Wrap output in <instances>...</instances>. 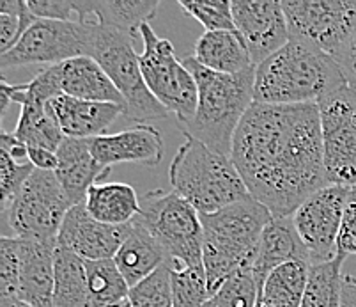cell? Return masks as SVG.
I'll use <instances>...</instances> for the list:
<instances>
[{
    "instance_id": "cell-1",
    "label": "cell",
    "mask_w": 356,
    "mask_h": 307,
    "mask_svg": "<svg viewBox=\"0 0 356 307\" xmlns=\"http://www.w3.org/2000/svg\"><path fill=\"white\" fill-rule=\"evenodd\" d=\"M231 160L255 201L273 217H293L326 187L319 107H250L236 130Z\"/></svg>"
},
{
    "instance_id": "cell-2",
    "label": "cell",
    "mask_w": 356,
    "mask_h": 307,
    "mask_svg": "<svg viewBox=\"0 0 356 307\" xmlns=\"http://www.w3.org/2000/svg\"><path fill=\"white\" fill-rule=\"evenodd\" d=\"M183 64L195 79L199 102L193 118L179 123V130L186 139L231 157L239 123L255 103V68L238 75H223L204 68L193 56L184 57Z\"/></svg>"
},
{
    "instance_id": "cell-3",
    "label": "cell",
    "mask_w": 356,
    "mask_h": 307,
    "mask_svg": "<svg viewBox=\"0 0 356 307\" xmlns=\"http://www.w3.org/2000/svg\"><path fill=\"white\" fill-rule=\"evenodd\" d=\"M348 87L332 56L298 40L255 66V102L266 105L319 103Z\"/></svg>"
},
{
    "instance_id": "cell-4",
    "label": "cell",
    "mask_w": 356,
    "mask_h": 307,
    "mask_svg": "<svg viewBox=\"0 0 356 307\" xmlns=\"http://www.w3.org/2000/svg\"><path fill=\"white\" fill-rule=\"evenodd\" d=\"M271 219L270 210L252 196L200 215L202 263L211 297L241 268L254 267L262 233Z\"/></svg>"
},
{
    "instance_id": "cell-5",
    "label": "cell",
    "mask_w": 356,
    "mask_h": 307,
    "mask_svg": "<svg viewBox=\"0 0 356 307\" xmlns=\"http://www.w3.org/2000/svg\"><path fill=\"white\" fill-rule=\"evenodd\" d=\"M174 192L188 201L199 215L215 213L250 196L231 157L186 139L168 167Z\"/></svg>"
},
{
    "instance_id": "cell-6",
    "label": "cell",
    "mask_w": 356,
    "mask_h": 307,
    "mask_svg": "<svg viewBox=\"0 0 356 307\" xmlns=\"http://www.w3.org/2000/svg\"><path fill=\"white\" fill-rule=\"evenodd\" d=\"M138 221L163 249L170 267L204 268L200 215L174 190L145 194L140 199Z\"/></svg>"
},
{
    "instance_id": "cell-7",
    "label": "cell",
    "mask_w": 356,
    "mask_h": 307,
    "mask_svg": "<svg viewBox=\"0 0 356 307\" xmlns=\"http://www.w3.org/2000/svg\"><path fill=\"white\" fill-rule=\"evenodd\" d=\"M131 36L99 25L92 59L106 71L124 100V118L138 125L168 118V111L151 95L140 70V56Z\"/></svg>"
},
{
    "instance_id": "cell-8",
    "label": "cell",
    "mask_w": 356,
    "mask_h": 307,
    "mask_svg": "<svg viewBox=\"0 0 356 307\" xmlns=\"http://www.w3.org/2000/svg\"><path fill=\"white\" fill-rule=\"evenodd\" d=\"M144 52L140 54V70L149 91L179 123L193 118L199 102V89L192 71L177 59L174 45L154 32L151 24L140 27Z\"/></svg>"
},
{
    "instance_id": "cell-9",
    "label": "cell",
    "mask_w": 356,
    "mask_h": 307,
    "mask_svg": "<svg viewBox=\"0 0 356 307\" xmlns=\"http://www.w3.org/2000/svg\"><path fill=\"white\" fill-rule=\"evenodd\" d=\"M99 24L96 22H54L38 20L22 36L13 50L0 56L2 70L32 64L66 63L76 57H92L98 40Z\"/></svg>"
},
{
    "instance_id": "cell-10",
    "label": "cell",
    "mask_w": 356,
    "mask_h": 307,
    "mask_svg": "<svg viewBox=\"0 0 356 307\" xmlns=\"http://www.w3.org/2000/svg\"><path fill=\"white\" fill-rule=\"evenodd\" d=\"M73 208L54 171L34 169L8 206V221L16 238L59 242L67 212Z\"/></svg>"
},
{
    "instance_id": "cell-11",
    "label": "cell",
    "mask_w": 356,
    "mask_h": 307,
    "mask_svg": "<svg viewBox=\"0 0 356 307\" xmlns=\"http://www.w3.org/2000/svg\"><path fill=\"white\" fill-rule=\"evenodd\" d=\"M326 185L356 187V89L342 87L317 103Z\"/></svg>"
},
{
    "instance_id": "cell-12",
    "label": "cell",
    "mask_w": 356,
    "mask_h": 307,
    "mask_svg": "<svg viewBox=\"0 0 356 307\" xmlns=\"http://www.w3.org/2000/svg\"><path fill=\"white\" fill-rule=\"evenodd\" d=\"M291 40L335 56L356 32L353 0H287L282 2Z\"/></svg>"
},
{
    "instance_id": "cell-13",
    "label": "cell",
    "mask_w": 356,
    "mask_h": 307,
    "mask_svg": "<svg viewBox=\"0 0 356 307\" xmlns=\"http://www.w3.org/2000/svg\"><path fill=\"white\" fill-rule=\"evenodd\" d=\"M348 196V187L326 185L314 192L294 212V226L309 249L312 263H321L337 256V240Z\"/></svg>"
},
{
    "instance_id": "cell-14",
    "label": "cell",
    "mask_w": 356,
    "mask_h": 307,
    "mask_svg": "<svg viewBox=\"0 0 356 307\" xmlns=\"http://www.w3.org/2000/svg\"><path fill=\"white\" fill-rule=\"evenodd\" d=\"M232 20L255 66L291 40L284 6L278 0H232Z\"/></svg>"
},
{
    "instance_id": "cell-15",
    "label": "cell",
    "mask_w": 356,
    "mask_h": 307,
    "mask_svg": "<svg viewBox=\"0 0 356 307\" xmlns=\"http://www.w3.org/2000/svg\"><path fill=\"white\" fill-rule=\"evenodd\" d=\"M128 231L126 226H108L96 221L86 203L67 212L59 233V245L70 249L83 261L114 260Z\"/></svg>"
},
{
    "instance_id": "cell-16",
    "label": "cell",
    "mask_w": 356,
    "mask_h": 307,
    "mask_svg": "<svg viewBox=\"0 0 356 307\" xmlns=\"http://www.w3.org/2000/svg\"><path fill=\"white\" fill-rule=\"evenodd\" d=\"M92 157L99 166L110 169L118 164H142L156 167L163 158V137L151 125H137L119 134L89 139Z\"/></svg>"
},
{
    "instance_id": "cell-17",
    "label": "cell",
    "mask_w": 356,
    "mask_h": 307,
    "mask_svg": "<svg viewBox=\"0 0 356 307\" xmlns=\"http://www.w3.org/2000/svg\"><path fill=\"white\" fill-rule=\"evenodd\" d=\"M2 98H8L9 102L18 103L22 107L20 119L16 123V128L13 134L24 142L29 148H43L57 153L64 134L60 130L59 123L54 118L50 109V102L35 98L27 91L25 84L20 86H9L2 84L0 86Z\"/></svg>"
},
{
    "instance_id": "cell-18",
    "label": "cell",
    "mask_w": 356,
    "mask_h": 307,
    "mask_svg": "<svg viewBox=\"0 0 356 307\" xmlns=\"http://www.w3.org/2000/svg\"><path fill=\"white\" fill-rule=\"evenodd\" d=\"M110 174L96 162L90 151L87 139L64 137L57 150V169L55 176L63 185L64 192L70 197L71 205L86 203L87 194L96 183H102L103 178Z\"/></svg>"
},
{
    "instance_id": "cell-19",
    "label": "cell",
    "mask_w": 356,
    "mask_h": 307,
    "mask_svg": "<svg viewBox=\"0 0 356 307\" xmlns=\"http://www.w3.org/2000/svg\"><path fill=\"white\" fill-rule=\"evenodd\" d=\"M57 245L59 242H35L20 238L18 300L32 307H51Z\"/></svg>"
},
{
    "instance_id": "cell-20",
    "label": "cell",
    "mask_w": 356,
    "mask_h": 307,
    "mask_svg": "<svg viewBox=\"0 0 356 307\" xmlns=\"http://www.w3.org/2000/svg\"><path fill=\"white\" fill-rule=\"evenodd\" d=\"M54 118L59 123L64 137L95 139L105 135L119 116H124V107L118 103L87 102L60 95L50 102Z\"/></svg>"
},
{
    "instance_id": "cell-21",
    "label": "cell",
    "mask_w": 356,
    "mask_h": 307,
    "mask_svg": "<svg viewBox=\"0 0 356 307\" xmlns=\"http://www.w3.org/2000/svg\"><path fill=\"white\" fill-rule=\"evenodd\" d=\"M291 261H303L312 265V258L303 244L293 217H273L261 237L257 256L254 261V276L262 288L266 277L275 268Z\"/></svg>"
},
{
    "instance_id": "cell-22",
    "label": "cell",
    "mask_w": 356,
    "mask_h": 307,
    "mask_svg": "<svg viewBox=\"0 0 356 307\" xmlns=\"http://www.w3.org/2000/svg\"><path fill=\"white\" fill-rule=\"evenodd\" d=\"M76 20L96 22L102 27L122 32L131 38L156 16L158 0H76L73 2Z\"/></svg>"
},
{
    "instance_id": "cell-23",
    "label": "cell",
    "mask_w": 356,
    "mask_h": 307,
    "mask_svg": "<svg viewBox=\"0 0 356 307\" xmlns=\"http://www.w3.org/2000/svg\"><path fill=\"white\" fill-rule=\"evenodd\" d=\"M60 95L87 102L118 103L124 107L121 93L106 75V71L92 57H76L55 64Z\"/></svg>"
},
{
    "instance_id": "cell-24",
    "label": "cell",
    "mask_w": 356,
    "mask_h": 307,
    "mask_svg": "<svg viewBox=\"0 0 356 307\" xmlns=\"http://www.w3.org/2000/svg\"><path fill=\"white\" fill-rule=\"evenodd\" d=\"M114 261L129 288L137 286L145 277L168 263L163 249L145 229V226L138 221V217L128 224L124 242L119 247Z\"/></svg>"
},
{
    "instance_id": "cell-25",
    "label": "cell",
    "mask_w": 356,
    "mask_h": 307,
    "mask_svg": "<svg viewBox=\"0 0 356 307\" xmlns=\"http://www.w3.org/2000/svg\"><path fill=\"white\" fill-rule=\"evenodd\" d=\"M193 57L204 68L223 75H238L255 68L238 31L204 32L197 40Z\"/></svg>"
},
{
    "instance_id": "cell-26",
    "label": "cell",
    "mask_w": 356,
    "mask_h": 307,
    "mask_svg": "<svg viewBox=\"0 0 356 307\" xmlns=\"http://www.w3.org/2000/svg\"><path fill=\"white\" fill-rule=\"evenodd\" d=\"M86 208L103 224L126 226L140 215V199L126 183H96L87 194Z\"/></svg>"
},
{
    "instance_id": "cell-27",
    "label": "cell",
    "mask_w": 356,
    "mask_h": 307,
    "mask_svg": "<svg viewBox=\"0 0 356 307\" xmlns=\"http://www.w3.org/2000/svg\"><path fill=\"white\" fill-rule=\"evenodd\" d=\"M51 307H90L86 261L70 249L57 245Z\"/></svg>"
},
{
    "instance_id": "cell-28",
    "label": "cell",
    "mask_w": 356,
    "mask_h": 307,
    "mask_svg": "<svg viewBox=\"0 0 356 307\" xmlns=\"http://www.w3.org/2000/svg\"><path fill=\"white\" fill-rule=\"evenodd\" d=\"M310 265L291 261L277 267L261 288V302L270 307H300L309 283Z\"/></svg>"
},
{
    "instance_id": "cell-29",
    "label": "cell",
    "mask_w": 356,
    "mask_h": 307,
    "mask_svg": "<svg viewBox=\"0 0 356 307\" xmlns=\"http://www.w3.org/2000/svg\"><path fill=\"white\" fill-rule=\"evenodd\" d=\"M346 256L337 254L333 260L310 265L309 283L300 307H341Z\"/></svg>"
},
{
    "instance_id": "cell-30",
    "label": "cell",
    "mask_w": 356,
    "mask_h": 307,
    "mask_svg": "<svg viewBox=\"0 0 356 307\" xmlns=\"http://www.w3.org/2000/svg\"><path fill=\"white\" fill-rule=\"evenodd\" d=\"M90 307H108L128 300L129 286L114 260L86 261Z\"/></svg>"
},
{
    "instance_id": "cell-31",
    "label": "cell",
    "mask_w": 356,
    "mask_h": 307,
    "mask_svg": "<svg viewBox=\"0 0 356 307\" xmlns=\"http://www.w3.org/2000/svg\"><path fill=\"white\" fill-rule=\"evenodd\" d=\"M211 299L216 307H257L261 302V286L252 267L241 268L229 277Z\"/></svg>"
},
{
    "instance_id": "cell-32",
    "label": "cell",
    "mask_w": 356,
    "mask_h": 307,
    "mask_svg": "<svg viewBox=\"0 0 356 307\" xmlns=\"http://www.w3.org/2000/svg\"><path fill=\"white\" fill-rule=\"evenodd\" d=\"M35 20L25 0H0V56L13 50Z\"/></svg>"
},
{
    "instance_id": "cell-33",
    "label": "cell",
    "mask_w": 356,
    "mask_h": 307,
    "mask_svg": "<svg viewBox=\"0 0 356 307\" xmlns=\"http://www.w3.org/2000/svg\"><path fill=\"white\" fill-rule=\"evenodd\" d=\"M172 307H202L211 300L204 268H172Z\"/></svg>"
},
{
    "instance_id": "cell-34",
    "label": "cell",
    "mask_w": 356,
    "mask_h": 307,
    "mask_svg": "<svg viewBox=\"0 0 356 307\" xmlns=\"http://www.w3.org/2000/svg\"><path fill=\"white\" fill-rule=\"evenodd\" d=\"M131 307H172V277L170 265L165 263L137 286L129 288Z\"/></svg>"
},
{
    "instance_id": "cell-35",
    "label": "cell",
    "mask_w": 356,
    "mask_h": 307,
    "mask_svg": "<svg viewBox=\"0 0 356 307\" xmlns=\"http://www.w3.org/2000/svg\"><path fill=\"white\" fill-rule=\"evenodd\" d=\"M179 8L195 18L206 32L236 31L232 20V2L225 0H181Z\"/></svg>"
},
{
    "instance_id": "cell-36",
    "label": "cell",
    "mask_w": 356,
    "mask_h": 307,
    "mask_svg": "<svg viewBox=\"0 0 356 307\" xmlns=\"http://www.w3.org/2000/svg\"><path fill=\"white\" fill-rule=\"evenodd\" d=\"M20 238H0V300L18 299Z\"/></svg>"
},
{
    "instance_id": "cell-37",
    "label": "cell",
    "mask_w": 356,
    "mask_h": 307,
    "mask_svg": "<svg viewBox=\"0 0 356 307\" xmlns=\"http://www.w3.org/2000/svg\"><path fill=\"white\" fill-rule=\"evenodd\" d=\"M34 169L35 167L31 162L20 164L11 155L0 150V199H2L4 210H8L13 197L20 192V189L27 182L29 176L34 173Z\"/></svg>"
},
{
    "instance_id": "cell-38",
    "label": "cell",
    "mask_w": 356,
    "mask_h": 307,
    "mask_svg": "<svg viewBox=\"0 0 356 307\" xmlns=\"http://www.w3.org/2000/svg\"><path fill=\"white\" fill-rule=\"evenodd\" d=\"M337 254H342L346 258L356 254V187L349 189L341 233L337 240Z\"/></svg>"
},
{
    "instance_id": "cell-39",
    "label": "cell",
    "mask_w": 356,
    "mask_h": 307,
    "mask_svg": "<svg viewBox=\"0 0 356 307\" xmlns=\"http://www.w3.org/2000/svg\"><path fill=\"white\" fill-rule=\"evenodd\" d=\"M27 6L40 20L73 22V16H76L70 0H27Z\"/></svg>"
},
{
    "instance_id": "cell-40",
    "label": "cell",
    "mask_w": 356,
    "mask_h": 307,
    "mask_svg": "<svg viewBox=\"0 0 356 307\" xmlns=\"http://www.w3.org/2000/svg\"><path fill=\"white\" fill-rule=\"evenodd\" d=\"M335 63L341 68L346 84L351 89H356V32L341 47V50L333 56Z\"/></svg>"
},
{
    "instance_id": "cell-41",
    "label": "cell",
    "mask_w": 356,
    "mask_h": 307,
    "mask_svg": "<svg viewBox=\"0 0 356 307\" xmlns=\"http://www.w3.org/2000/svg\"><path fill=\"white\" fill-rule=\"evenodd\" d=\"M29 162L35 169L41 171H54L57 169V153L43 148H29Z\"/></svg>"
},
{
    "instance_id": "cell-42",
    "label": "cell",
    "mask_w": 356,
    "mask_h": 307,
    "mask_svg": "<svg viewBox=\"0 0 356 307\" xmlns=\"http://www.w3.org/2000/svg\"><path fill=\"white\" fill-rule=\"evenodd\" d=\"M0 148H2V151H6V153L11 155L15 160H18V158L29 157L27 146H25L24 142L16 137L15 134H8V132H2V139H0Z\"/></svg>"
},
{
    "instance_id": "cell-43",
    "label": "cell",
    "mask_w": 356,
    "mask_h": 307,
    "mask_svg": "<svg viewBox=\"0 0 356 307\" xmlns=\"http://www.w3.org/2000/svg\"><path fill=\"white\" fill-rule=\"evenodd\" d=\"M341 307H356V279L353 276H344Z\"/></svg>"
},
{
    "instance_id": "cell-44",
    "label": "cell",
    "mask_w": 356,
    "mask_h": 307,
    "mask_svg": "<svg viewBox=\"0 0 356 307\" xmlns=\"http://www.w3.org/2000/svg\"><path fill=\"white\" fill-rule=\"evenodd\" d=\"M0 307H32V306H29V304L22 302V300L18 299H4V300H0Z\"/></svg>"
},
{
    "instance_id": "cell-45",
    "label": "cell",
    "mask_w": 356,
    "mask_h": 307,
    "mask_svg": "<svg viewBox=\"0 0 356 307\" xmlns=\"http://www.w3.org/2000/svg\"><path fill=\"white\" fill-rule=\"evenodd\" d=\"M108 307H131V304H129V300H122V302L114 304V306H108Z\"/></svg>"
},
{
    "instance_id": "cell-46",
    "label": "cell",
    "mask_w": 356,
    "mask_h": 307,
    "mask_svg": "<svg viewBox=\"0 0 356 307\" xmlns=\"http://www.w3.org/2000/svg\"><path fill=\"white\" fill-rule=\"evenodd\" d=\"M202 307H216V304H215V302H213V299H211V300H208V302L204 304V306H202Z\"/></svg>"
},
{
    "instance_id": "cell-47",
    "label": "cell",
    "mask_w": 356,
    "mask_h": 307,
    "mask_svg": "<svg viewBox=\"0 0 356 307\" xmlns=\"http://www.w3.org/2000/svg\"><path fill=\"white\" fill-rule=\"evenodd\" d=\"M257 307H270V306H264V304H259Z\"/></svg>"
}]
</instances>
